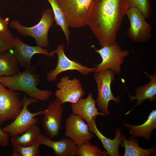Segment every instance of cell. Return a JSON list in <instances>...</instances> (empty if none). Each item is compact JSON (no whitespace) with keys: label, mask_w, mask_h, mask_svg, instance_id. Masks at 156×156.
<instances>
[{"label":"cell","mask_w":156,"mask_h":156,"mask_svg":"<svg viewBox=\"0 0 156 156\" xmlns=\"http://www.w3.org/2000/svg\"><path fill=\"white\" fill-rule=\"evenodd\" d=\"M127 0H94L88 25L103 47L116 42L117 34L129 8Z\"/></svg>","instance_id":"cell-1"},{"label":"cell","mask_w":156,"mask_h":156,"mask_svg":"<svg viewBox=\"0 0 156 156\" xmlns=\"http://www.w3.org/2000/svg\"><path fill=\"white\" fill-rule=\"evenodd\" d=\"M40 81L41 76L37 72L35 66L31 65L13 76L0 77V83L8 89L21 91L30 97L45 101L52 96L53 92L38 88Z\"/></svg>","instance_id":"cell-2"},{"label":"cell","mask_w":156,"mask_h":156,"mask_svg":"<svg viewBox=\"0 0 156 156\" xmlns=\"http://www.w3.org/2000/svg\"><path fill=\"white\" fill-rule=\"evenodd\" d=\"M55 21L52 9L48 8L42 12L40 21L34 26L27 27L23 26L16 20L12 21L9 25L23 36L33 37L37 45L42 47H47L49 45L48 32Z\"/></svg>","instance_id":"cell-3"},{"label":"cell","mask_w":156,"mask_h":156,"mask_svg":"<svg viewBox=\"0 0 156 156\" xmlns=\"http://www.w3.org/2000/svg\"><path fill=\"white\" fill-rule=\"evenodd\" d=\"M94 0H57L68 27L79 28L88 25Z\"/></svg>","instance_id":"cell-4"},{"label":"cell","mask_w":156,"mask_h":156,"mask_svg":"<svg viewBox=\"0 0 156 156\" xmlns=\"http://www.w3.org/2000/svg\"><path fill=\"white\" fill-rule=\"evenodd\" d=\"M94 77L96 81L98 90L95 101L97 108L105 116H109L108 103L110 100L119 104L121 99L119 96L115 97L111 89V84L115 79V74L111 70L107 69L94 72Z\"/></svg>","instance_id":"cell-5"},{"label":"cell","mask_w":156,"mask_h":156,"mask_svg":"<svg viewBox=\"0 0 156 156\" xmlns=\"http://www.w3.org/2000/svg\"><path fill=\"white\" fill-rule=\"evenodd\" d=\"M23 103L21 111L14 121L3 127L2 131L12 136L22 134L26 131L32 125L36 124L38 119L36 117L41 115V111L31 113L28 109L30 104L36 103L38 100L31 97L29 98L27 94H23L22 99Z\"/></svg>","instance_id":"cell-6"},{"label":"cell","mask_w":156,"mask_h":156,"mask_svg":"<svg viewBox=\"0 0 156 156\" xmlns=\"http://www.w3.org/2000/svg\"><path fill=\"white\" fill-rule=\"evenodd\" d=\"M94 51L99 54L102 59L101 63L96 65V67L94 68V72L110 69L115 74H119L124 58L129 55V50L125 49L122 51L117 42L111 45L102 47L100 49H94Z\"/></svg>","instance_id":"cell-7"},{"label":"cell","mask_w":156,"mask_h":156,"mask_svg":"<svg viewBox=\"0 0 156 156\" xmlns=\"http://www.w3.org/2000/svg\"><path fill=\"white\" fill-rule=\"evenodd\" d=\"M130 23L127 34L132 41L146 43L151 37L152 27L144 16L138 8L129 7L126 13Z\"/></svg>","instance_id":"cell-8"},{"label":"cell","mask_w":156,"mask_h":156,"mask_svg":"<svg viewBox=\"0 0 156 156\" xmlns=\"http://www.w3.org/2000/svg\"><path fill=\"white\" fill-rule=\"evenodd\" d=\"M21 94L7 89L0 83V125L5 121L14 120L21 111L23 103Z\"/></svg>","instance_id":"cell-9"},{"label":"cell","mask_w":156,"mask_h":156,"mask_svg":"<svg viewBox=\"0 0 156 156\" xmlns=\"http://www.w3.org/2000/svg\"><path fill=\"white\" fill-rule=\"evenodd\" d=\"M62 104L56 98L49 103L47 108L41 111L43 115L42 126L46 133L51 138L57 136L62 129L64 112Z\"/></svg>","instance_id":"cell-10"},{"label":"cell","mask_w":156,"mask_h":156,"mask_svg":"<svg viewBox=\"0 0 156 156\" xmlns=\"http://www.w3.org/2000/svg\"><path fill=\"white\" fill-rule=\"evenodd\" d=\"M56 86L57 90L55 95L62 104L66 102L75 103L85 94L80 80L75 77L70 79L65 75L61 77Z\"/></svg>","instance_id":"cell-11"},{"label":"cell","mask_w":156,"mask_h":156,"mask_svg":"<svg viewBox=\"0 0 156 156\" xmlns=\"http://www.w3.org/2000/svg\"><path fill=\"white\" fill-rule=\"evenodd\" d=\"M65 129L64 135L77 145L86 141H90L94 135L85 121L79 116L73 113L66 119Z\"/></svg>","instance_id":"cell-12"},{"label":"cell","mask_w":156,"mask_h":156,"mask_svg":"<svg viewBox=\"0 0 156 156\" xmlns=\"http://www.w3.org/2000/svg\"><path fill=\"white\" fill-rule=\"evenodd\" d=\"M64 47V45L60 44L55 50L58 56L57 63L55 68L47 74V79L48 81L52 82L55 81L59 74L68 70H76L83 75H88L94 72V68H88L78 62L68 58L65 54Z\"/></svg>","instance_id":"cell-13"},{"label":"cell","mask_w":156,"mask_h":156,"mask_svg":"<svg viewBox=\"0 0 156 156\" xmlns=\"http://www.w3.org/2000/svg\"><path fill=\"white\" fill-rule=\"evenodd\" d=\"M13 46V53L19 65L25 69L32 65L31 58L34 55L40 54L51 57L56 53L55 50L49 52L46 49L38 45H28L22 41L18 37L14 38Z\"/></svg>","instance_id":"cell-14"},{"label":"cell","mask_w":156,"mask_h":156,"mask_svg":"<svg viewBox=\"0 0 156 156\" xmlns=\"http://www.w3.org/2000/svg\"><path fill=\"white\" fill-rule=\"evenodd\" d=\"M96 101L90 92L85 99L81 98L75 103L70 105L73 114L79 116L88 125L96 120V117L101 115L106 116L98 111L96 107Z\"/></svg>","instance_id":"cell-15"},{"label":"cell","mask_w":156,"mask_h":156,"mask_svg":"<svg viewBox=\"0 0 156 156\" xmlns=\"http://www.w3.org/2000/svg\"><path fill=\"white\" fill-rule=\"evenodd\" d=\"M41 145L43 144L51 148L56 156L75 155L77 145L69 138H64L57 141L51 140L50 138L42 134L36 140Z\"/></svg>","instance_id":"cell-16"},{"label":"cell","mask_w":156,"mask_h":156,"mask_svg":"<svg viewBox=\"0 0 156 156\" xmlns=\"http://www.w3.org/2000/svg\"><path fill=\"white\" fill-rule=\"evenodd\" d=\"M147 77L150 79L149 82L144 86L137 88L135 90V96L128 94L129 99L132 102L137 100V102L135 106L125 114H129L135 107L140 105L145 100L153 102L156 100V73L155 72L152 75H150L144 72Z\"/></svg>","instance_id":"cell-17"},{"label":"cell","mask_w":156,"mask_h":156,"mask_svg":"<svg viewBox=\"0 0 156 156\" xmlns=\"http://www.w3.org/2000/svg\"><path fill=\"white\" fill-rule=\"evenodd\" d=\"M95 120L88 125L90 131L100 140L108 155L110 156H120L119 147L120 146L122 147L123 144L121 129H115V138L112 140L104 136L100 131L96 125Z\"/></svg>","instance_id":"cell-18"},{"label":"cell","mask_w":156,"mask_h":156,"mask_svg":"<svg viewBox=\"0 0 156 156\" xmlns=\"http://www.w3.org/2000/svg\"><path fill=\"white\" fill-rule=\"evenodd\" d=\"M123 126L129 130L132 136L150 140L153 131L156 128V110H153L150 113L147 120L142 124L133 125L124 122Z\"/></svg>","instance_id":"cell-19"},{"label":"cell","mask_w":156,"mask_h":156,"mask_svg":"<svg viewBox=\"0 0 156 156\" xmlns=\"http://www.w3.org/2000/svg\"><path fill=\"white\" fill-rule=\"evenodd\" d=\"M123 140L122 147L125 148L124 156H149L156 155V149L152 147L148 149L140 147L135 137L130 136L129 140H127L125 136L122 134Z\"/></svg>","instance_id":"cell-20"},{"label":"cell","mask_w":156,"mask_h":156,"mask_svg":"<svg viewBox=\"0 0 156 156\" xmlns=\"http://www.w3.org/2000/svg\"><path fill=\"white\" fill-rule=\"evenodd\" d=\"M19 65L13 52L0 54V77L12 76L20 73Z\"/></svg>","instance_id":"cell-21"},{"label":"cell","mask_w":156,"mask_h":156,"mask_svg":"<svg viewBox=\"0 0 156 156\" xmlns=\"http://www.w3.org/2000/svg\"><path fill=\"white\" fill-rule=\"evenodd\" d=\"M40 129L36 124L32 125L26 131L20 135L11 137V144H19L24 146L32 145L36 139L41 134Z\"/></svg>","instance_id":"cell-22"},{"label":"cell","mask_w":156,"mask_h":156,"mask_svg":"<svg viewBox=\"0 0 156 156\" xmlns=\"http://www.w3.org/2000/svg\"><path fill=\"white\" fill-rule=\"evenodd\" d=\"M52 8L57 25L60 26L66 37L68 45L70 44V31L63 11L57 0H47Z\"/></svg>","instance_id":"cell-23"},{"label":"cell","mask_w":156,"mask_h":156,"mask_svg":"<svg viewBox=\"0 0 156 156\" xmlns=\"http://www.w3.org/2000/svg\"><path fill=\"white\" fill-rule=\"evenodd\" d=\"M106 151H103L89 141L77 145L75 155L77 156H107Z\"/></svg>","instance_id":"cell-24"},{"label":"cell","mask_w":156,"mask_h":156,"mask_svg":"<svg viewBox=\"0 0 156 156\" xmlns=\"http://www.w3.org/2000/svg\"><path fill=\"white\" fill-rule=\"evenodd\" d=\"M41 144L36 140L33 144L24 146L19 144H12V156H40L39 147Z\"/></svg>","instance_id":"cell-25"},{"label":"cell","mask_w":156,"mask_h":156,"mask_svg":"<svg viewBox=\"0 0 156 156\" xmlns=\"http://www.w3.org/2000/svg\"><path fill=\"white\" fill-rule=\"evenodd\" d=\"M127 0L129 7H134L138 8L141 11L146 19H148L150 18L152 8L149 0Z\"/></svg>","instance_id":"cell-26"},{"label":"cell","mask_w":156,"mask_h":156,"mask_svg":"<svg viewBox=\"0 0 156 156\" xmlns=\"http://www.w3.org/2000/svg\"><path fill=\"white\" fill-rule=\"evenodd\" d=\"M14 38L10 31L5 33H0V54L13 49Z\"/></svg>","instance_id":"cell-27"},{"label":"cell","mask_w":156,"mask_h":156,"mask_svg":"<svg viewBox=\"0 0 156 156\" xmlns=\"http://www.w3.org/2000/svg\"><path fill=\"white\" fill-rule=\"evenodd\" d=\"M9 18H3L0 16V33H5L10 31L9 29Z\"/></svg>","instance_id":"cell-28"},{"label":"cell","mask_w":156,"mask_h":156,"mask_svg":"<svg viewBox=\"0 0 156 156\" xmlns=\"http://www.w3.org/2000/svg\"><path fill=\"white\" fill-rule=\"evenodd\" d=\"M10 136L8 134L3 132L0 127V145L3 147L9 145Z\"/></svg>","instance_id":"cell-29"},{"label":"cell","mask_w":156,"mask_h":156,"mask_svg":"<svg viewBox=\"0 0 156 156\" xmlns=\"http://www.w3.org/2000/svg\"><path fill=\"white\" fill-rule=\"evenodd\" d=\"M1 156V154H0V156Z\"/></svg>","instance_id":"cell-30"}]
</instances>
